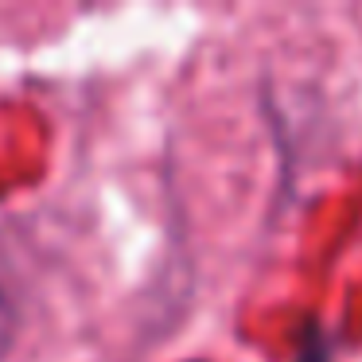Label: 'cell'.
<instances>
[{"label": "cell", "instance_id": "cell-1", "mask_svg": "<svg viewBox=\"0 0 362 362\" xmlns=\"http://www.w3.org/2000/svg\"><path fill=\"white\" fill-rule=\"evenodd\" d=\"M304 362H308V358H304ZM312 362H323V354H320V351H315V354H312Z\"/></svg>", "mask_w": 362, "mask_h": 362}]
</instances>
